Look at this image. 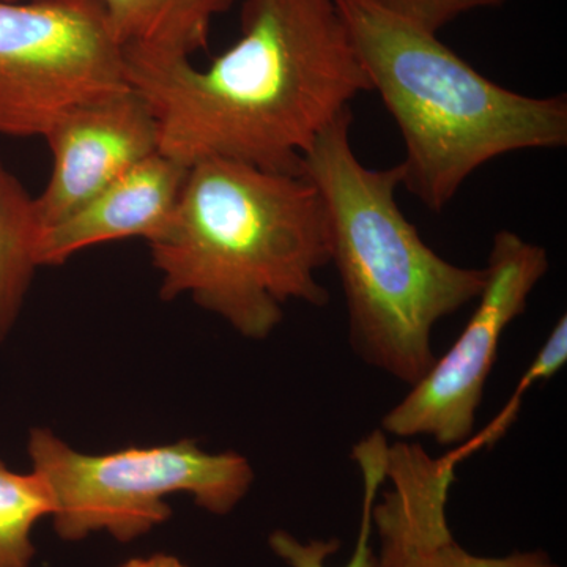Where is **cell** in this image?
<instances>
[{
  "label": "cell",
  "instance_id": "obj_1",
  "mask_svg": "<svg viewBox=\"0 0 567 567\" xmlns=\"http://www.w3.org/2000/svg\"><path fill=\"white\" fill-rule=\"evenodd\" d=\"M241 32L205 69L128 54L159 152L193 166L229 159L300 174L317 136L371 92L334 0H245Z\"/></svg>",
  "mask_w": 567,
  "mask_h": 567
},
{
  "label": "cell",
  "instance_id": "obj_2",
  "mask_svg": "<svg viewBox=\"0 0 567 567\" xmlns=\"http://www.w3.org/2000/svg\"><path fill=\"white\" fill-rule=\"evenodd\" d=\"M151 246L159 295H188L237 333L265 341L292 301L322 306L331 264L322 196L303 174L229 159L189 166L166 233Z\"/></svg>",
  "mask_w": 567,
  "mask_h": 567
},
{
  "label": "cell",
  "instance_id": "obj_3",
  "mask_svg": "<svg viewBox=\"0 0 567 567\" xmlns=\"http://www.w3.org/2000/svg\"><path fill=\"white\" fill-rule=\"evenodd\" d=\"M352 122V110L338 115L305 153L300 174L327 208L353 352L413 386L435 363L436 324L476 301L484 270L447 262L425 244L398 203L401 164L364 166L353 151Z\"/></svg>",
  "mask_w": 567,
  "mask_h": 567
},
{
  "label": "cell",
  "instance_id": "obj_4",
  "mask_svg": "<svg viewBox=\"0 0 567 567\" xmlns=\"http://www.w3.org/2000/svg\"><path fill=\"white\" fill-rule=\"evenodd\" d=\"M371 91L405 145L402 186L440 213L484 164L567 144L565 95L528 96L473 69L436 33L368 0H334Z\"/></svg>",
  "mask_w": 567,
  "mask_h": 567
},
{
  "label": "cell",
  "instance_id": "obj_5",
  "mask_svg": "<svg viewBox=\"0 0 567 567\" xmlns=\"http://www.w3.org/2000/svg\"><path fill=\"white\" fill-rule=\"evenodd\" d=\"M32 472L54 498V528L65 540L106 532L128 543L169 520L166 498L186 494L208 513L224 516L248 495L254 470L234 451L207 453L194 440L85 454L50 429H32Z\"/></svg>",
  "mask_w": 567,
  "mask_h": 567
},
{
  "label": "cell",
  "instance_id": "obj_6",
  "mask_svg": "<svg viewBox=\"0 0 567 567\" xmlns=\"http://www.w3.org/2000/svg\"><path fill=\"white\" fill-rule=\"evenodd\" d=\"M130 87L99 0L0 2V134L44 137L81 104Z\"/></svg>",
  "mask_w": 567,
  "mask_h": 567
},
{
  "label": "cell",
  "instance_id": "obj_7",
  "mask_svg": "<svg viewBox=\"0 0 567 567\" xmlns=\"http://www.w3.org/2000/svg\"><path fill=\"white\" fill-rule=\"evenodd\" d=\"M548 268L546 248L499 230L483 268L475 312L451 349L383 416L380 429L399 440L429 436L451 450L468 442L503 334L527 311L529 295Z\"/></svg>",
  "mask_w": 567,
  "mask_h": 567
},
{
  "label": "cell",
  "instance_id": "obj_8",
  "mask_svg": "<svg viewBox=\"0 0 567 567\" xmlns=\"http://www.w3.org/2000/svg\"><path fill=\"white\" fill-rule=\"evenodd\" d=\"M43 140L50 145L52 167L43 193L35 197L40 229L159 152L155 114L132 85L66 112Z\"/></svg>",
  "mask_w": 567,
  "mask_h": 567
},
{
  "label": "cell",
  "instance_id": "obj_9",
  "mask_svg": "<svg viewBox=\"0 0 567 567\" xmlns=\"http://www.w3.org/2000/svg\"><path fill=\"white\" fill-rule=\"evenodd\" d=\"M454 481L456 470L425 451H402L390 458V488L372 505V529L380 543L374 567H559L543 550L496 558L458 546L446 517Z\"/></svg>",
  "mask_w": 567,
  "mask_h": 567
},
{
  "label": "cell",
  "instance_id": "obj_10",
  "mask_svg": "<svg viewBox=\"0 0 567 567\" xmlns=\"http://www.w3.org/2000/svg\"><path fill=\"white\" fill-rule=\"evenodd\" d=\"M188 169L162 152L137 164L87 203L41 227L39 267H58L91 246L128 238H144L148 245L158 240L173 221Z\"/></svg>",
  "mask_w": 567,
  "mask_h": 567
},
{
  "label": "cell",
  "instance_id": "obj_11",
  "mask_svg": "<svg viewBox=\"0 0 567 567\" xmlns=\"http://www.w3.org/2000/svg\"><path fill=\"white\" fill-rule=\"evenodd\" d=\"M128 54L192 59L207 50L212 24L237 0H99Z\"/></svg>",
  "mask_w": 567,
  "mask_h": 567
},
{
  "label": "cell",
  "instance_id": "obj_12",
  "mask_svg": "<svg viewBox=\"0 0 567 567\" xmlns=\"http://www.w3.org/2000/svg\"><path fill=\"white\" fill-rule=\"evenodd\" d=\"M35 197L0 162V342L13 330L37 262Z\"/></svg>",
  "mask_w": 567,
  "mask_h": 567
},
{
  "label": "cell",
  "instance_id": "obj_13",
  "mask_svg": "<svg viewBox=\"0 0 567 567\" xmlns=\"http://www.w3.org/2000/svg\"><path fill=\"white\" fill-rule=\"evenodd\" d=\"M386 435L375 429L364 439H361L352 450V461L358 465L363 481V511H361V525L358 532L357 544L352 558L344 567H374L375 551L371 546L372 505H374L380 488L386 481ZM271 550L290 567H328L327 559L341 547L339 539H315L301 543L290 533L275 532L270 536Z\"/></svg>",
  "mask_w": 567,
  "mask_h": 567
},
{
  "label": "cell",
  "instance_id": "obj_14",
  "mask_svg": "<svg viewBox=\"0 0 567 567\" xmlns=\"http://www.w3.org/2000/svg\"><path fill=\"white\" fill-rule=\"evenodd\" d=\"M54 514V498L35 472H13L0 461V567H31L33 527Z\"/></svg>",
  "mask_w": 567,
  "mask_h": 567
},
{
  "label": "cell",
  "instance_id": "obj_15",
  "mask_svg": "<svg viewBox=\"0 0 567 567\" xmlns=\"http://www.w3.org/2000/svg\"><path fill=\"white\" fill-rule=\"evenodd\" d=\"M567 361V317H559L558 322L551 328L546 342L536 353L535 360L529 363L527 371L518 380L516 390L507 399L505 406L499 410L498 415L487 424L484 431L475 432L464 445L453 447L451 454L462 464L466 458L475 456L480 451L495 446L506 432L513 427L524 405L525 395L536 383L547 382L551 377L558 374L565 368Z\"/></svg>",
  "mask_w": 567,
  "mask_h": 567
},
{
  "label": "cell",
  "instance_id": "obj_16",
  "mask_svg": "<svg viewBox=\"0 0 567 567\" xmlns=\"http://www.w3.org/2000/svg\"><path fill=\"white\" fill-rule=\"evenodd\" d=\"M386 13L394 14L416 28L436 33L457 18L472 11L496 9L509 0H368Z\"/></svg>",
  "mask_w": 567,
  "mask_h": 567
},
{
  "label": "cell",
  "instance_id": "obj_17",
  "mask_svg": "<svg viewBox=\"0 0 567 567\" xmlns=\"http://www.w3.org/2000/svg\"><path fill=\"white\" fill-rule=\"evenodd\" d=\"M122 567H186L181 559L171 555H152L148 558H136L125 563Z\"/></svg>",
  "mask_w": 567,
  "mask_h": 567
},
{
  "label": "cell",
  "instance_id": "obj_18",
  "mask_svg": "<svg viewBox=\"0 0 567 567\" xmlns=\"http://www.w3.org/2000/svg\"><path fill=\"white\" fill-rule=\"evenodd\" d=\"M0 2H22V0H0Z\"/></svg>",
  "mask_w": 567,
  "mask_h": 567
}]
</instances>
